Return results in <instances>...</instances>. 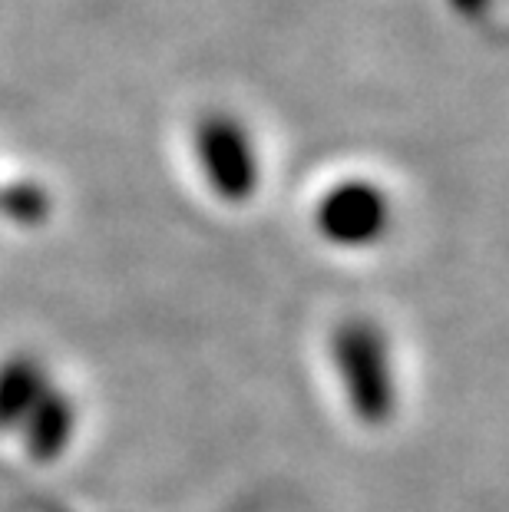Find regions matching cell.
Returning a JSON list of instances; mask_svg holds the SVG:
<instances>
[{
    "label": "cell",
    "instance_id": "6da1fadb",
    "mask_svg": "<svg viewBox=\"0 0 509 512\" xmlns=\"http://www.w3.org/2000/svg\"><path fill=\"white\" fill-rule=\"evenodd\" d=\"M331 361L351 417L367 430H381L397 417V370L394 351L381 324L348 318L334 328Z\"/></svg>",
    "mask_w": 509,
    "mask_h": 512
},
{
    "label": "cell",
    "instance_id": "7a4b0ae2",
    "mask_svg": "<svg viewBox=\"0 0 509 512\" xmlns=\"http://www.w3.org/2000/svg\"><path fill=\"white\" fill-rule=\"evenodd\" d=\"M209 192L225 205H248L262 189V156L255 136L232 113H205L192 136Z\"/></svg>",
    "mask_w": 509,
    "mask_h": 512
},
{
    "label": "cell",
    "instance_id": "3957f363",
    "mask_svg": "<svg viewBox=\"0 0 509 512\" xmlns=\"http://www.w3.org/2000/svg\"><path fill=\"white\" fill-rule=\"evenodd\" d=\"M311 225L324 245L341 252H364L381 245L394 228V202L381 182L341 179L314 202Z\"/></svg>",
    "mask_w": 509,
    "mask_h": 512
},
{
    "label": "cell",
    "instance_id": "277c9868",
    "mask_svg": "<svg viewBox=\"0 0 509 512\" xmlns=\"http://www.w3.org/2000/svg\"><path fill=\"white\" fill-rule=\"evenodd\" d=\"M77 427H80L77 400H73L63 387L50 384L47 394L37 400V407L27 413L24 423H20L17 437L30 460L40 466H50L67 456V450L73 446V437H77Z\"/></svg>",
    "mask_w": 509,
    "mask_h": 512
},
{
    "label": "cell",
    "instance_id": "5b68a950",
    "mask_svg": "<svg viewBox=\"0 0 509 512\" xmlns=\"http://www.w3.org/2000/svg\"><path fill=\"white\" fill-rule=\"evenodd\" d=\"M53 384L40 357L17 351L0 361V433H17L27 413Z\"/></svg>",
    "mask_w": 509,
    "mask_h": 512
},
{
    "label": "cell",
    "instance_id": "8992f818",
    "mask_svg": "<svg viewBox=\"0 0 509 512\" xmlns=\"http://www.w3.org/2000/svg\"><path fill=\"white\" fill-rule=\"evenodd\" d=\"M53 199L40 182H7L0 185V219L20 228H40L50 219Z\"/></svg>",
    "mask_w": 509,
    "mask_h": 512
}]
</instances>
